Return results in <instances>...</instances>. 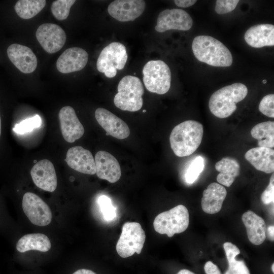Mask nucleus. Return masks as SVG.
<instances>
[{
	"label": "nucleus",
	"instance_id": "obj_1",
	"mask_svg": "<svg viewBox=\"0 0 274 274\" xmlns=\"http://www.w3.org/2000/svg\"><path fill=\"white\" fill-rule=\"evenodd\" d=\"M203 134L202 125L195 120H187L176 125L169 136L170 147L178 157L193 154L200 146Z\"/></svg>",
	"mask_w": 274,
	"mask_h": 274
},
{
	"label": "nucleus",
	"instance_id": "obj_2",
	"mask_svg": "<svg viewBox=\"0 0 274 274\" xmlns=\"http://www.w3.org/2000/svg\"><path fill=\"white\" fill-rule=\"evenodd\" d=\"M195 57L200 61L216 67H227L232 63L229 49L217 39L209 36L196 37L192 44Z\"/></svg>",
	"mask_w": 274,
	"mask_h": 274
},
{
	"label": "nucleus",
	"instance_id": "obj_3",
	"mask_svg": "<svg viewBox=\"0 0 274 274\" xmlns=\"http://www.w3.org/2000/svg\"><path fill=\"white\" fill-rule=\"evenodd\" d=\"M247 94V87L241 83L222 87L211 95L209 102L210 110L218 118H227L235 112L236 104L243 100Z\"/></svg>",
	"mask_w": 274,
	"mask_h": 274
},
{
	"label": "nucleus",
	"instance_id": "obj_4",
	"mask_svg": "<svg viewBox=\"0 0 274 274\" xmlns=\"http://www.w3.org/2000/svg\"><path fill=\"white\" fill-rule=\"evenodd\" d=\"M117 90L114 98L117 108L129 112L138 111L141 109L144 89L139 78L131 75L124 76L119 81Z\"/></svg>",
	"mask_w": 274,
	"mask_h": 274
},
{
	"label": "nucleus",
	"instance_id": "obj_5",
	"mask_svg": "<svg viewBox=\"0 0 274 274\" xmlns=\"http://www.w3.org/2000/svg\"><path fill=\"white\" fill-rule=\"evenodd\" d=\"M189 224L188 209L185 206L179 204L157 215L154 220L153 226L157 232L166 234L171 237L176 233L185 231Z\"/></svg>",
	"mask_w": 274,
	"mask_h": 274
},
{
	"label": "nucleus",
	"instance_id": "obj_6",
	"mask_svg": "<svg viewBox=\"0 0 274 274\" xmlns=\"http://www.w3.org/2000/svg\"><path fill=\"white\" fill-rule=\"evenodd\" d=\"M143 82L150 92L163 94L170 87L171 72L168 65L161 60H150L143 69Z\"/></svg>",
	"mask_w": 274,
	"mask_h": 274
},
{
	"label": "nucleus",
	"instance_id": "obj_7",
	"mask_svg": "<svg viewBox=\"0 0 274 274\" xmlns=\"http://www.w3.org/2000/svg\"><path fill=\"white\" fill-rule=\"evenodd\" d=\"M146 235L141 224L138 222H126L122 228V232L117 243V253L122 258L140 254L144 247Z\"/></svg>",
	"mask_w": 274,
	"mask_h": 274
},
{
	"label": "nucleus",
	"instance_id": "obj_8",
	"mask_svg": "<svg viewBox=\"0 0 274 274\" xmlns=\"http://www.w3.org/2000/svg\"><path fill=\"white\" fill-rule=\"evenodd\" d=\"M128 55L125 46L119 42H112L101 51L96 62L97 70L108 78H113L117 70H122Z\"/></svg>",
	"mask_w": 274,
	"mask_h": 274
},
{
	"label": "nucleus",
	"instance_id": "obj_9",
	"mask_svg": "<svg viewBox=\"0 0 274 274\" xmlns=\"http://www.w3.org/2000/svg\"><path fill=\"white\" fill-rule=\"evenodd\" d=\"M22 209L29 221L39 226L49 225L52 218L51 211L48 204L37 194L25 193L22 198Z\"/></svg>",
	"mask_w": 274,
	"mask_h": 274
},
{
	"label": "nucleus",
	"instance_id": "obj_10",
	"mask_svg": "<svg viewBox=\"0 0 274 274\" xmlns=\"http://www.w3.org/2000/svg\"><path fill=\"white\" fill-rule=\"evenodd\" d=\"M36 36L39 43L47 52L52 54L59 51L66 39L63 29L54 23H43L38 28Z\"/></svg>",
	"mask_w": 274,
	"mask_h": 274
},
{
	"label": "nucleus",
	"instance_id": "obj_11",
	"mask_svg": "<svg viewBox=\"0 0 274 274\" xmlns=\"http://www.w3.org/2000/svg\"><path fill=\"white\" fill-rule=\"evenodd\" d=\"M192 24V18L184 10L179 9H166L158 15L155 29L159 32L170 29L188 30L191 28Z\"/></svg>",
	"mask_w": 274,
	"mask_h": 274
},
{
	"label": "nucleus",
	"instance_id": "obj_12",
	"mask_svg": "<svg viewBox=\"0 0 274 274\" xmlns=\"http://www.w3.org/2000/svg\"><path fill=\"white\" fill-rule=\"evenodd\" d=\"M146 3L143 0H116L110 4V15L120 22L133 21L144 12Z\"/></svg>",
	"mask_w": 274,
	"mask_h": 274
},
{
	"label": "nucleus",
	"instance_id": "obj_13",
	"mask_svg": "<svg viewBox=\"0 0 274 274\" xmlns=\"http://www.w3.org/2000/svg\"><path fill=\"white\" fill-rule=\"evenodd\" d=\"M95 116L98 124L106 131V135L120 140L129 136L130 130L127 124L110 111L99 108L95 111Z\"/></svg>",
	"mask_w": 274,
	"mask_h": 274
},
{
	"label": "nucleus",
	"instance_id": "obj_14",
	"mask_svg": "<svg viewBox=\"0 0 274 274\" xmlns=\"http://www.w3.org/2000/svg\"><path fill=\"white\" fill-rule=\"evenodd\" d=\"M30 175L35 185L41 189L53 192L57 185L54 166L48 159L37 162L30 170Z\"/></svg>",
	"mask_w": 274,
	"mask_h": 274
},
{
	"label": "nucleus",
	"instance_id": "obj_15",
	"mask_svg": "<svg viewBox=\"0 0 274 274\" xmlns=\"http://www.w3.org/2000/svg\"><path fill=\"white\" fill-rule=\"evenodd\" d=\"M58 117L61 133L66 142L73 143L83 136L84 127L72 107L62 108L59 112Z\"/></svg>",
	"mask_w": 274,
	"mask_h": 274
},
{
	"label": "nucleus",
	"instance_id": "obj_16",
	"mask_svg": "<svg viewBox=\"0 0 274 274\" xmlns=\"http://www.w3.org/2000/svg\"><path fill=\"white\" fill-rule=\"evenodd\" d=\"M7 52L10 61L23 73L30 74L36 69L37 58L29 47L13 44L8 47Z\"/></svg>",
	"mask_w": 274,
	"mask_h": 274
},
{
	"label": "nucleus",
	"instance_id": "obj_17",
	"mask_svg": "<svg viewBox=\"0 0 274 274\" xmlns=\"http://www.w3.org/2000/svg\"><path fill=\"white\" fill-rule=\"evenodd\" d=\"M88 54L80 47H71L65 50L56 62L57 70L63 74H68L82 70L86 65Z\"/></svg>",
	"mask_w": 274,
	"mask_h": 274
},
{
	"label": "nucleus",
	"instance_id": "obj_18",
	"mask_svg": "<svg viewBox=\"0 0 274 274\" xmlns=\"http://www.w3.org/2000/svg\"><path fill=\"white\" fill-rule=\"evenodd\" d=\"M96 174L101 179L110 183L117 182L121 176L120 164L111 154L105 151H99L95 156Z\"/></svg>",
	"mask_w": 274,
	"mask_h": 274
},
{
	"label": "nucleus",
	"instance_id": "obj_19",
	"mask_svg": "<svg viewBox=\"0 0 274 274\" xmlns=\"http://www.w3.org/2000/svg\"><path fill=\"white\" fill-rule=\"evenodd\" d=\"M65 161L71 168L78 172L89 175L96 174L95 163L92 154L81 146L70 148Z\"/></svg>",
	"mask_w": 274,
	"mask_h": 274
},
{
	"label": "nucleus",
	"instance_id": "obj_20",
	"mask_svg": "<svg viewBox=\"0 0 274 274\" xmlns=\"http://www.w3.org/2000/svg\"><path fill=\"white\" fill-rule=\"evenodd\" d=\"M244 39L251 47L261 48L274 45V26L261 24L253 26L245 32Z\"/></svg>",
	"mask_w": 274,
	"mask_h": 274
},
{
	"label": "nucleus",
	"instance_id": "obj_21",
	"mask_svg": "<svg viewBox=\"0 0 274 274\" xmlns=\"http://www.w3.org/2000/svg\"><path fill=\"white\" fill-rule=\"evenodd\" d=\"M227 195L225 188L215 182L210 184L202 193L201 208L203 212L209 214L219 212Z\"/></svg>",
	"mask_w": 274,
	"mask_h": 274
},
{
	"label": "nucleus",
	"instance_id": "obj_22",
	"mask_svg": "<svg viewBox=\"0 0 274 274\" xmlns=\"http://www.w3.org/2000/svg\"><path fill=\"white\" fill-rule=\"evenodd\" d=\"M246 159L258 170L266 174L274 171V150L272 148L256 147L245 154Z\"/></svg>",
	"mask_w": 274,
	"mask_h": 274
},
{
	"label": "nucleus",
	"instance_id": "obj_23",
	"mask_svg": "<svg viewBox=\"0 0 274 274\" xmlns=\"http://www.w3.org/2000/svg\"><path fill=\"white\" fill-rule=\"evenodd\" d=\"M250 242L255 245L262 244L266 238V227L261 217L252 211L244 213L242 217Z\"/></svg>",
	"mask_w": 274,
	"mask_h": 274
},
{
	"label": "nucleus",
	"instance_id": "obj_24",
	"mask_svg": "<svg viewBox=\"0 0 274 274\" xmlns=\"http://www.w3.org/2000/svg\"><path fill=\"white\" fill-rule=\"evenodd\" d=\"M216 169L219 172L217 181L222 185L230 187L236 177L239 175L240 165L235 159L224 157L215 164Z\"/></svg>",
	"mask_w": 274,
	"mask_h": 274
},
{
	"label": "nucleus",
	"instance_id": "obj_25",
	"mask_svg": "<svg viewBox=\"0 0 274 274\" xmlns=\"http://www.w3.org/2000/svg\"><path fill=\"white\" fill-rule=\"evenodd\" d=\"M51 247L50 239L42 233L25 234L18 241L16 246L17 250L21 253L30 250L45 252L48 251Z\"/></svg>",
	"mask_w": 274,
	"mask_h": 274
},
{
	"label": "nucleus",
	"instance_id": "obj_26",
	"mask_svg": "<svg viewBox=\"0 0 274 274\" xmlns=\"http://www.w3.org/2000/svg\"><path fill=\"white\" fill-rule=\"evenodd\" d=\"M252 136L258 140L259 147H274V122L266 121L256 124L251 129Z\"/></svg>",
	"mask_w": 274,
	"mask_h": 274
},
{
	"label": "nucleus",
	"instance_id": "obj_27",
	"mask_svg": "<svg viewBox=\"0 0 274 274\" xmlns=\"http://www.w3.org/2000/svg\"><path fill=\"white\" fill-rule=\"evenodd\" d=\"M223 248L229 265L224 274H250L244 261L236 259V256L240 254V250L236 246L230 242H225Z\"/></svg>",
	"mask_w": 274,
	"mask_h": 274
},
{
	"label": "nucleus",
	"instance_id": "obj_28",
	"mask_svg": "<svg viewBox=\"0 0 274 274\" xmlns=\"http://www.w3.org/2000/svg\"><path fill=\"white\" fill-rule=\"evenodd\" d=\"M46 3L45 0H19L16 2L14 9L21 18L29 19L40 12Z\"/></svg>",
	"mask_w": 274,
	"mask_h": 274
},
{
	"label": "nucleus",
	"instance_id": "obj_29",
	"mask_svg": "<svg viewBox=\"0 0 274 274\" xmlns=\"http://www.w3.org/2000/svg\"><path fill=\"white\" fill-rule=\"evenodd\" d=\"M76 2L75 0H57L51 6V11L54 17L58 20H63L68 16L70 9Z\"/></svg>",
	"mask_w": 274,
	"mask_h": 274
},
{
	"label": "nucleus",
	"instance_id": "obj_30",
	"mask_svg": "<svg viewBox=\"0 0 274 274\" xmlns=\"http://www.w3.org/2000/svg\"><path fill=\"white\" fill-rule=\"evenodd\" d=\"M204 159L201 156H197L191 162L185 174V180L189 184L193 183L204 168Z\"/></svg>",
	"mask_w": 274,
	"mask_h": 274
},
{
	"label": "nucleus",
	"instance_id": "obj_31",
	"mask_svg": "<svg viewBox=\"0 0 274 274\" xmlns=\"http://www.w3.org/2000/svg\"><path fill=\"white\" fill-rule=\"evenodd\" d=\"M41 124V118L39 115H36L15 125L13 130L17 133L23 134L39 127Z\"/></svg>",
	"mask_w": 274,
	"mask_h": 274
},
{
	"label": "nucleus",
	"instance_id": "obj_32",
	"mask_svg": "<svg viewBox=\"0 0 274 274\" xmlns=\"http://www.w3.org/2000/svg\"><path fill=\"white\" fill-rule=\"evenodd\" d=\"M97 202L106 220H111L116 217V209L112 205L110 198L106 195H101L98 198Z\"/></svg>",
	"mask_w": 274,
	"mask_h": 274
},
{
	"label": "nucleus",
	"instance_id": "obj_33",
	"mask_svg": "<svg viewBox=\"0 0 274 274\" xmlns=\"http://www.w3.org/2000/svg\"><path fill=\"white\" fill-rule=\"evenodd\" d=\"M259 110L267 117H274L273 94H268L263 97L259 105Z\"/></svg>",
	"mask_w": 274,
	"mask_h": 274
},
{
	"label": "nucleus",
	"instance_id": "obj_34",
	"mask_svg": "<svg viewBox=\"0 0 274 274\" xmlns=\"http://www.w3.org/2000/svg\"><path fill=\"white\" fill-rule=\"evenodd\" d=\"M238 2V0H217L216 1L215 11L219 14L229 13L236 8Z\"/></svg>",
	"mask_w": 274,
	"mask_h": 274
},
{
	"label": "nucleus",
	"instance_id": "obj_35",
	"mask_svg": "<svg viewBox=\"0 0 274 274\" xmlns=\"http://www.w3.org/2000/svg\"><path fill=\"white\" fill-rule=\"evenodd\" d=\"M261 200L265 204H268L274 201V174H272L269 183L261 195Z\"/></svg>",
	"mask_w": 274,
	"mask_h": 274
},
{
	"label": "nucleus",
	"instance_id": "obj_36",
	"mask_svg": "<svg viewBox=\"0 0 274 274\" xmlns=\"http://www.w3.org/2000/svg\"><path fill=\"white\" fill-rule=\"evenodd\" d=\"M204 270L206 274H221L218 266L211 261L206 263Z\"/></svg>",
	"mask_w": 274,
	"mask_h": 274
},
{
	"label": "nucleus",
	"instance_id": "obj_37",
	"mask_svg": "<svg viewBox=\"0 0 274 274\" xmlns=\"http://www.w3.org/2000/svg\"><path fill=\"white\" fill-rule=\"evenodd\" d=\"M175 4L178 7L187 8L193 5L196 1L195 0H175Z\"/></svg>",
	"mask_w": 274,
	"mask_h": 274
},
{
	"label": "nucleus",
	"instance_id": "obj_38",
	"mask_svg": "<svg viewBox=\"0 0 274 274\" xmlns=\"http://www.w3.org/2000/svg\"><path fill=\"white\" fill-rule=\"evenodd\" d=\"M268 235V238L272 241L274 240V226L270 225L266 228V234Z\"/></svg>",
	"mask_w": 274,
	"mask_h": 274
},
{
	"label": "nucleus",
	"instance_id": "obj_39",
	"mask_svg": "<svg viewBox=\"0 0 274 274\" xmlns=\"http://www.w3.org/2000/svg\"><path fill=\"white\" fill-rule=\"evenodd\" d=\"M73 274H96V273L91 270L83 268V269H80L76 271Z\"/></svg>",
	"mask_w": 274,
	"mask_h": 274
},
{
	"label": "nucleus",
	"instance_id": "obj_40",
	"mask_svg": "<svg viewBox=\"0 0 274 274\" xmlns=\"http://www.w3.org/2000/svg\"><path fill=\"white\" fill-rule=\"evenodd\" d=\"M177 274H195L193 272L186 269H183L180 270Z\"/></svg>",
	"mask_w": 274,
	"mask_h": 274
},
{
	"label": "nucleus",
	"instance_id": "obj_41",
	"mask_svg": "<svg viewBox=\"0 0 274 274\" xmlns=\"http://www.w3.org/2000/svg\"><path fill=\"white\" fill-rule=\"evenodd\" d=\"M1 131H2V123H1V118L0 115V136L1 135Z\"/></svg>",
	"mask_w": 274,
	"mask_h": 274
},
{
	"label": "nucleus",
	"instance_id": "obj_42",
	"mask_svg": "<svg viewBox=\"0 0 274 274\" xmlns=\"http://www.w3.org/2000/svg\"><path fill=\"white\" fill-rule=\"evenodd\" d=\"M271 270L272 272H274V263H273L271 266Z\"/></svg>",
	"mask_w": 274,
	"mask_h": 274
},
{
	"label": "nucleus",
	"instance_id": "obj_43",
	"mask_svg": "<svg viewBox=\"0 0 274 274\" xmlns=\"http://www.w3.org/2000/svg\"><path fill=\"white\" fill-rule=\"evenodd\" d=\"M262 82H263V84H265V83H266L267 81H266V80H263L262 81Z\"/></svg>",
	"mask_w": 274,
	"mask_h": 274
},
{
	"label": "nucleus",
	"instance_id": "obj_44",
	"mask_svg": "<svg viewBox=\"0 0 274 274\" xmlns=\"http://www.w3.org/2000/svg\"><path fill=\"white\" fill-rule=\"evenodd\" d=\"M146 110H144L143 111V113H145V112H146Z\"/></svg>",
	"mask_w": 274,
	"mask_h": 274
}]
</instances>
